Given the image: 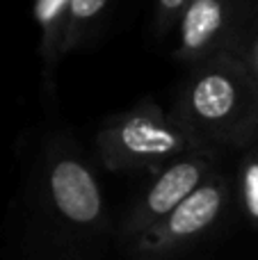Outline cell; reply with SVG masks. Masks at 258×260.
Wrapping results in <instances>:
<instances>
[{"label": "cell", "instance_id": "obj_8", "mask_svg": "<svg viewBox=\"0 0 258 260\" xmlns=\"http://www.w3.org/2000/svg\"><path fill=\"white\" fill-rule=\"evenodd\" d=\"M112 0H71L69 3V23L64 35V53H71L89 39L96 23L103 18Z\"/></svg>", "mask_w": 258, "mask_h": 260}, {"label": "cell", "instance_id": "obj_2", "mask_svg": "<svg viewBox=\"0 0 258 260\" xmlns=\"http://www.w3.org/2000/svg\"><path fill=\"white\" fill-rule=\"evenodd\" d=\"M94 146L101 165L117 174L158 171L181 153L201 148L176 114L151 99L105 119Z\"/></svg>", "mask_w": 258, "mask_h": 260}, {"label": "cell", "instance_id": "obj_7", "mask_svg": "<svg viewBox=\"0 0 258 260\" xmlns=\"http://www.w3.org/2000/svg\"><path fill=\"white\" fill-rule=\"evenodd\" d=\"M69 3L71 0H35V21L39 25V50L46 71L57 67L64 57V35L69 23Z\"/></svg>", "mask_w": 258, "mask_h": 260}, {"label": "cell", "instance_id": "obj_1", "mask_svg": "<svg viewBox=\"0 0 258 260\" xmlns=\"http://www.w3.org/2000/svg\"><path fill=\"white\" fill-rule=\"evenodd\" d=\"M172 112L197 146L242 151L258 137V82L238 55H213L190 67Z\"/></svg>", "mask_w": 258, "mask_h": 260}, {"label": "cell", "instance_id": "obj_4", "mask_svg": "<svg viewBox=\"0 0 258 260\" xmlns=\"http://www.w3.org/2000/svg\"><path fill=\"white\" fill-rule=\"evenodd\" d=\"M229 199L231 183L222 174L213 171L178 206L133 240V253L142 260H163L183 251L222 219L229 208Z\"/></svg>", "mask_w": 258, "mask_h": 260}, {"label": "cell", "instance_id": "obj_6", "mask_svg": "<svg viewBox=\"0 0 258 260\" xmlns=\"http://www.w3.org/2000/svg\"><path fill=\"white\" fill-rule=\"evenodd\" d=\"M215 157H217V153L213 151L192 148V151H185L178 157L169 160L165 167H160L151 185L144 189V194L137 199V203L126 215L121 229L123 238L133 242L153 221H158L174 206H178L192 189L199 187L215 171Z\"/></svg>", "mask_w": 258, "mask_h": 260}, {"label": "cell", "instance_id": "obj_3", "mask_svg": "<svg viewBox=\"0 0 258 260\" xmlns=\"http://www.w3.org/2000/svg\"><path fill=\"white\" fill-rule=\"evenodd\" d=\"M44 201L57 229L94 238L105 224L99 178L80 151H55L44 169Z\"/></svg>", "mask_w": 258, "mask_h": 260}, {"label": "cell", "instance_id": "obj_10", "mask_svg": "<svg viewBox=\"0 0 258 260\" xmlns=\"http://www.w3.org/2000/svg\"><path fill=\"white\" fill-rule=\"evenodd\" d=\"M233 55L240 57V62L247 67V71L251 73V78L258 82V7L249 14L247 25L242 30L238 46L233 50Z\"/></svg>", "mask_w": 258, "mask_h": 260}, {"label": "cell", "instance_id": "obj_11", "mask_svg": "<svg viewBox=\"0 0 258 260\" xmlns=\"http://www.w3.org/2000/svg\"><path fill=\"white\" fill-rule=\"evenodd\" d=\"M187 0H155V30L160 35L176 27L178 14Z\"/></svg>", "mask_w": 258, "mask_h": 260}, {"label": "cell", "instance_id": "obj_5", "mask_svg": "<svg viewBox=\"0 0 258 260\" xmlns=\"http://www.w3.org/2000/svg\"><path fill=\"white\" fill-rule=\"evenodd\" d=\"M242 0H187L178 14L174 57L192 64L219 53H233L249 18Z\"/></svg>", "mask_w": 258, "mask_h": 260}, {"label": "cell", "instance_id": "obj_9", "mask_svg": "<svg viewBox=\"0 0 258 260\" xmlns=\"http://www.w3.org/2000/svg\"><path fill=\"white\" fill-rule=\"evenodd\" d=\"M238 185H240V201L242 210L249 217V221L258 224V155H247L240 165V176H238Z\"/></svg>", "mask_w": 258, "mask_h": 260}]
</instances>
